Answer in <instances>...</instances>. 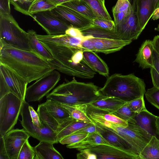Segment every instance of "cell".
<instances>
[{"label": "cell", "instance_id": "obj_1", "mask_svg": "<svg viewBox=\"0 0 159 159\" xmlns=\"http://www.w3.org/2000/svg\"><path fill=\"white\" fill-rule=\"evenodd\" d=\"M37 36L52 55L53 59L48 62L54 70L83 79H91L96 74L84 59L83 49L63 45L47 35L37 34Z\"/></svg>", "mask_w": 159, "mask_h": 159}, {"label": "cell", "instance_id": "obj_2", "mask_svg": "<svg viewBox=\"0 0 159 159\" xmlns=\"http://www.w3.org/2000/svg\"><path fill=\"white\" fill-rule=\"evenodd\" d=\"M0 63L11 69L28 84L55 70L47 61L33 51L0 45Z\"/></svg>", "mask_w": 159, "mask_h": 159}, {"label": "cell", "instance_id": "obj_3", "mask_svg": "<svg viewBox=\"0 0 159 159\" xmlns=\"http://www.w3.org/2000/svg\"><path fill=\"white\" fill-rule=\"evenodd\" d=\"M102 95L93 83L78 82L74 77L71 81L56 87L46 95V98L70 105H88Z\"/></svg>", "mask_w": 159, "mask_h": 159}, {"label": "cell", "instance_id": "obj_4", "mask_svg": "<svg viewBox=\"0 0 159 159\" xmlns=\"http://www.w3.org/2000/svg\"><path fill=\"white\" fill-rule=\"evenodd\" d=\"M146 85L143 80L131 74H115L109 77L99 90L102 95L118 98L125 102L144 97Z\"/></svg>", "mask_w": 159, "mask_h": 159}, {"label": "cell", "instance_id": "obj_5", "mask_svg": "<svg viewBox=\"0 0 159 159\" xmlns=\"http://www.w3.org/2000/svg\"><path fill=\"white\" fill-rule=\"evenodd\" d=\"M94 123L119 135L129 145L134 154L138 156L152 137L145 130L134 124L128 123V126L124 127L101 120H96Z\"/></svg>", "mask_w": 159, "mask_h": 159}, {"label": "cell", "instance_id": "obj_6", "mask_svg": "<svg viewBox=\"0 0 159 159\" xmlns=\"http://www.w3.org/2000/svg\"><path fill=\"white\" fill-rule=\"evenodd\" d=\"M0 45L32 51L27 32L20 27L11 14L0 15Z\"/></svg>", "mask_w": 159, "mask_h": 159}, {"label": "cell", "instance_id": "obj_7", "mask_svg": "<svg viewBox=\"0 0 159 159\" xmlns=\"http://www.w3.org/2000/svg\"><path fill=\"white\" fill-rule=\"evenodd\" d=\"M23 101L11 93L0 98V136L13 129L16 124Z\"/></svg>", "mask_w": 159, "mask_h": 159}, {"label": "cell", "instance_id": "obj_8", "mask_svg": "<svg viewBox=\"0 0 159 159\" xmlns=\"http://www.w3.org/2000/svg\"><path fill=\"white\" fill-rule=\"evenodd\" d=\"M28 83L7 66L0 63V98L11 93L23 101Z\"/></svg>", "mask_w": 159, "mask_h": 159}, {"label": "cell", "instance_id": "obj_9", "mask_svg": "<svg viewBox=\"0 0 159 159\" xmlns=\"http://www.w3.org/2000/svg\"><path fill=\"white\" fill-rule=\"evenodd\" d=\"M30 136L23 129H12L0 136V159H17L24 143Z\"/></svg>", "mask_w": 159, "mask_h": 159}, {"label": "cell", "instance_id": "obj_10", "mask_svg": "<svg viewBox=\"0 0 159 159\" xmlns=\"http://www.w3.org/2000/svg\"><path fill=\"white\" fill-rule=\"evenodd\" d=\"M60 77L58 71L55 70L37 80L27 88L25 100L28 102L40 101L54 88Z\"/></svg>", "mask_w": 159, "mask_h": 159}, {"label": "cell", "instance_id": "obj_11", "mask_svg": "<svg viewBox=\"0 0 159 159\" xmlns=\"http://www.w3.org/2000/svg\"><path fill=\"white\" fill-rule=\"evenodd\" d=\"M29 104L26 100L23 101L20 115V123L24 129L30 136L40 141L57 143L56 134L47 125L39 127L34 125L30 117L29 109Z\"/></svg>", "mask_w": 159, "mask_h": 159}, {"label": "cell", "instance_id": "obj_12", "mask_svg": "<svg viewBox=\"0 0 159 159\" xmlns=\"http://www.w3.org/2000/svg\"><path fill=\"white\" fill-rule=\"evenodd\" d=\"M130 10L125 21L115 27V31L121 40L131 41L137 39L142 31L139 25L136 0H129Z\"/></svg>", "mask_w": 159, "mask_h": 159}, {"label": "cell", "instance_id": "obj_13", "mask_svg": "<svg viewBox=\"0 0 159 159\" xmlns=\"http://www.w3.org/2000/svg\"><path fill=\"white\" fill-rule=\"evenodd\" d=\"M32 17L48 35L65 34L66 30L70 27L54 15L50 11L34 14Z\"/></svg>", "mask_w": 159, "mask_h": 159}, {"label": "cell", "instance_id": "obj_14", "mask_svg": "<svg viewBox=\"0 0 159 159\" xmlns=\"http://www.w3.org/2000/svg\"><path fill=\"white\" fill-rule=\"evenodd\" d=\"M50 11L69 26L80 30L92 25V20L74 10L62 5L57 6Z\"/></svg>", "mask_w": 159, "mask_h": 159}, {"label": "cell", "instance_id": "obj_15", "mask_svg": "<svg viewBox=\"0 0 159 159\" xmlns=\"http://www.w3.org/2000/svg\"><path fill=\"white\" fill-rule=\"evenodd\" d=\"M87 148H89L95 153L97 159H140L139 156L111 145H98Z\"/></svg>", "mask_w": 159, "mask_h": 159}, {"label": "cell", "instance_id": "obj_16", "mask_svg": "<svg viewBox=\"0 0 159 159\" xmlns=\"http://www.w3.org/2000/svg\"><path fill=\"white\" fill-rule=\"evenodd\" d=\"M156 117V116L146 109L139 113H136L128 123L137 125L159 140V135L157 130Z\"/></svg>", "mask_w": 159, "mask_h": 159}, {"label": "cell", "instance_id": "obj_17", "mask_svg": "<svg viewBox=\"0 0 159 159\" xmlns=\"http://www.w3.org/2000/svg\"><path fill=\"white\" fill-rule=\"evenodd\" d=\"M94 46V52L108 54L120 51L130 44L131 41L91 37Z\"/></svg>", "mask_w": 159, "mask_h": 159}, {"label": "cell", "instance_id": "obj_18", "mask_svg": "<svg viewBox=\"0 0 159 159\" xmlns=\"http://www.w3.org/2000/svg\"><path fill=\"white\" fill-rule=\"evenodd\" d=\"M86 112L92 121L102 120L124 127H126L128 125V122L112 114L111 111L98 108L90 104L87 105Z\"/></svg>", "mask_w": 159, "mask_h": 159}, {"label": "cell", "instance_id": "obj_19", "mask_svg": "<svg viewBox=\"0 0 159 159\" xmlns=\"http://www.w3.org/2000/svg\"><path fill=\"white\" fill-rule=\"evenodd\" d=\"M139 27L142 31L156 8L155 0H136Z\"/></svg>", "mask_w": 159, "mask_h": 159}, {"label": "cell", "instance_id": "obj_20", "mask_svg": "<svg viewBox=\"0 0 159 159\" xmlns=\"http://www.w3.org/2000/svg\"><path fill=\"white\" fill-rule=\"evenodd\" d=\"M93 123L80 121L70 117L59 124L56 132L57 139L59 142L63 138L91 125Z\"/></svg>", "mask_w": 159, "mask_h": 159}, {"label": "cell", "instance_id": "obj_21", "mask_svg": "<svg viewBox=\"0 0 159 159\" xmlns=\"http://www.w3.org/2000/svg\"><path fill=\"white\" fill-rule=\"evenodd\" d=\"M154 48L152 40H146L142 44L134 62L139 64L142 69L151 68L153 65L152 51Z\"/></svg>", "mask_w": 159, "mask_h": 159}, {"label": "cell", "instance_id": "obj_22", "mask_svg": "<svg viewBox=\"0 0 159 159\" xmlns=\"http://www.w3.org/2000/svg\"><path fill=\"white\" fill-rule=\"evenodd\" d=\"M97 125L99 127L98 131L103 137L112 146L120 148L136 156L139 157L134 154L129 145L116 133L111 130Z\"/></svg>", "mask_w": 159, "mask_h": 159}, {"label": "cell", "instance_id": "obj_23", "mask_svg": "<svg viewBox=\"0 0 159 159\" xmlns=\"http://www.w3.org/2000/svg\"><path fill=\"white\" fill-rule=\"evenodd\" d=\"M83 56L86 62L95 72L108 77L109 68L106 63L94 51L83 50Z\"/></svg>", "mask_w": 159, "mask_h": 159}, {"label": "cell", "instance_id": "obj_24", "mask_svg": "<svg viewBox=\"0 0 159 159\" xmlns=\"http://www.w3.org/2000/svg\"><path fill=\"white\" fill-rule=\"evenodd\" d=\"M53 144L46 141H40L34 147L35 152L34 159H63L61 155L54 147Z\"/></svg>", "mask_w": 159, "mask_h": 159}, {"label": "cell", "instance_id": "obj_25", "mask_svg": "<svg viewBox=\"0 0 159 159\" xmlns=\"http://www.w3.org/2000/svg\"><path fill=\"white\" fill-rule=\"evenodd\" d=\"M102 144L112 146L98 131L88 134L86 137L79 142L68 145L66 146L69 148H75L80 151L93 146Z\"/></svg>", "mask_w": 159, "mask_h": 159}, {"label": "cell", "instance_id": "obj_26", "mask_svg": "<svg viewBox=\"0 0 159 159\" xmlns=\"http://www.w3.org/2000/svg\"><path fill=\"white\" fill-rule=\"evenodd\" d=\"M30 48L32 51L48 62L53 59L49 50L39 40L37 34L33 30H29L27 32Z\"/></svg>", "mask_w": 159, "mask_h": 159}, {"label": "cell", "instance_id": "obj_27", "mask_svg": "<svg viewBox=\"0 0 159 159\" xmlns=\"http://www.w3.org/2000/svg\"><path fill=\"white\" fill-rule=\"evenodd\" d=\"M125 103L118 98L102 95L90 104L98 108L112 112L117 110Z\"/></svg>", "mask_w": 159, "mask_h": 159}, {"label": "cell", "instance_id": "obj_28", "mask_svg": "<svg viewBox=\"0 0 159 159\" xmlns=\"http://www.w3.org/2000/svg\"><path fill=\"white\" fill-rule=\"evenodd\" d=\"M80 30L84 36L120 39L115 30L106 29L93 24Z\"/></svg>", "mask_w": 159, "mask_h": 159}, {"label": "cell", "instance_id": "obj_29", "mask_svg": "<svg viewBox=\"0 0 159 159\" xmlns=\"http://www.w3.org/2000/svg\"><path fill=\"white\" fill-rule=\"evenodd\" d=\"M42 104L59 124L70 117L66 109L57 102L51 99H47L46 102Z\"/></svg>", "mask_w": 159, "mask_h": 159}, {"label": "cell", "instance_id": "obj_30", "mask_svg": "<svg viewBox=\"0 0 159 159\" xmlns=\"http://www.w3.org/2000/svg\"><path fill=\"white\" fill-rule=\"evenodd\" d=\"M61 5L74 10L92 20L97 17L91 7L81 0H71Z\"/></svg>", "mask_w": 159, "mask_h": 159}, {"label": "cell", "instance_id": "obj_31", "mask_svg": "<svg viewBox=\"0 0 159 159\" xmlns=\"http://www.w3.org/2000/svg\"><path fill=\"white\" fill-rule=\"evenodd\" d=\"M59 103L67 111L70 117L80 121L93 122L87 116L86 112L87 105H70Z\"/></svg>", "mask_w": 159, "mask_h": 159}, {"label": "cell", "instance_id": "obj_32", "mask_svg": "<svg viewBox=\"0 0 159 159\" xmlns=\"http://www.w3.org/2000/svg\"><path fill=\"white\" fill-rule=\"evenodd\" d=\"M139 156L140 159H159V140L152 136Z\"/></svg>", "mask_w": 159, "mask_h": 159}, {"label": "cell", "instance_id": "obj_33", "mask_svg": "<svg viewBox=\"0 0 159 159\" xmlns=\"http://www.w3.org/2000/svg\"><path fill=\"white\" fill-rule=\"evenodd\" d=\"M37 112L41 121L45 124L56 133L59 123L48 112L43 104L39 105Z\"/></svg>", "mask_w": 159, "mask_h": 159}, {"label": "cell", "instance_id": "obj_34", "mask_svg": "<svg viewBox=\"0 0 159 159\" xmlns=\"http://www.w3.org/2000/svg\"><path fill=\"white\" fill-rule=\"evenodd\" d=\"M87 3L92 9L97 17L112 20L107 11L104 2L101 0H81Z\"/></svg>", "mask_w": 159, "mask_h": 159}, {"label": "cell", "instance_id": "obj_35", "mask_svg": "<svg viewBox=\"0 0 159 159\" xmlns=\"http://www.w3.org/2000/svg\"><path fill=\"white\" fill-rule=\"evenodd\" d=\"M56 6L49 0H35L30 6L28 12L32 17L34 14L51 11Z\"/></svg>", "mask_w": 159, "mask_h": 159}, {"label": "cell", "instance_id": "obj_36", "mask_svg": "<svg viewBox=\"0 0 159 159\" xmlns=\"http://www.w3.org/2000/svg\"><path fill=\"white\" fill-rule=\"evenodd\" d=\"M152 56L153 65L150 68V74L153 86L159 88V54L154 48Z\"/></svg>", "mask_w": 159, "mask_h": 159}, {"label": "cell", "instance_id": "obj_37", "mask_svg": "<svg viewBox=\"0 0 159 159\" xmlns=\"http://www.w3.org/2000/svg\"><path fill=\"white\" fill-rule=\"evenodd\" d=\"M111 113L128 122L136 113L132 111L128 103L126 102L117 110Z\"/></svg>", "mask_w": 159, "mask_h": 159}, {"label": "cell", "instance_id": "obj_38", "mask_svg": "<svg viewBox=\"0 0 159 159\" xmlns=\"http://www.w3.org/2000/svg\"><path fill=\"white\" fill-rule=\"evenodd\" d=\"M35 0H10L14 9L17 11L26 15L30 16L28 12L29 7Z\"/></svg>", "mask_w": 159, "mask_h": 159}, {"label": "cell", "instance_id": "obj_39", "mask_svg": "<svg viewBox=\"0 0 159 159\" xmlns=\"http://www.w3.org/2000/svg\"><path fill=\"white\" fill-rule=\"evenodd\" d=\"M35 152L27 140L24 143L20 151L17 159H34Z\"/></svg>", "mask_w": 159, "mask_h": 159}, {"label": "cell", "instance_id": "obj_40", "mask_svg": "<svg viewBox=\"0 0 159 159\" xmlns=\"http://www.w3.org/2000/svg\"><path fill=\"white\" fill-rule=\"evenodd\" d=\"M144 94L148 101L159 109V88L153 86L148 89Z\"/></svg>", "mask_w": 159, "mask_h": 159}, {"label": "cell", "instance_id": "obj_41", "mask_svg": "<svg viewBox=\"0 0 159 159\" xmlns=\"http://www.w3.org/2000/svg\"><path fill=\"white\" fill-rule=\"evenodd\" d=\"M88 135L84 133L72 134L61 139L59 142L63 145L71 144L81 141Z\"/></svg>", "mask_w": 159, "mask_h": 159}, {"label": "cell", "instance_id": "obj_42", "mask_svg": "<svg viewBox=\"0 0 159 159\" xmlns=\"http://www.w3.org/2000/svg\"><path fill=\"white\" fill-rule=\"evenodd\" d=\"M130 10V4L129 0H118L112 9V12H122L127 16Z\"/></svg>", "mask_w": 159, "mask_h": 159}, {"label": "cell", "instance_id": "obj_43", "mask_svg": "<svg viewBox=\"0 0 159 159\" xmlns=\"http://www.w3.org/2000/svg\"><path fill=\"white\" fill-rule=\"evenodd\" d=\"M92 24L110 30H115V25L112 20L97 17L92 20Z\"/></svg>", "mask_w": 159, "mask_h": 159}, {"label": "cell", "instance_id": "obj_44", "mask_svg": "<svg viewBox=\"0 0 159 159\" xmlns=\"http://www.w3.org/2000/svg\"><path fill=\"white\" fill-rule=\"evenodd\" d=\"M132 111L139 113L146 109L143 97L127 102Z\"/></svg>", "mask_w": 159, "mask_h": 159}, {"label": "cell", "instance_id": "obj_45", "mask_svg": "<svg viewBox=\"0 0 159 159\" xmlns=\"http://www.w3.org/2000/svg\"><path fill=\"white\" fill-rule=\"evenodd\" d=\"M29 109L31 118L34 125L39 127H42L47 125L41 121L38 113L34 110L32 106L29 105Z\"/></svg>", "mask_w": 159, "mask_h": 159}, {"label": "cell", "instance_id": "obj_46", "mask_svg": "<svg viewBox=\"0 0 159 159\" xmlns=\"http://www.w3.org/2000/svg\"><path fill=\"white\" fill-rule=\"evenodd\" d=\"M76 155L78 159H97L96 155L91 151L89 148L80 150Z\"/></svg>", "mask_w": 159, "mask_h": 159}, {"label": "cell", "instance_id": "obj_47", "mask_svg": "<svg viewBox=\"0 0 159 159\" xmlns=\"http://www.w3.org/2000/svg\"><path fill=\"white\" fill-rule=\"evenodd\" d=\"M65 34L73 37L80 38L83 40L87 38L92 37L90 36H84L80 30L72 26L70 27L66 30Z\"/></svg>", "mask_w": 159, "mask_h": 159}, {"label": "cell", "instance_id": "obj_48", "mask_svg": "<svg viewBox=\"0 0 159 159\" xmlns=\"http://www.w3.org/2000/svg\"><path fill=\"white\" fill-rule=\"evenodd\" d=\"M114 18L115 27H117L123 24L127 16L122 12H112ZM129 15V14H128Z\"/></svg>", "mask_w": 159, "mask_h": 159}, {"label": "cell", "instance_id": "obj_49", "mask_svg": "<svg viewBox=\"0 0 159 159\" xmlns=\"http://www.w3.org/2000/svg\"><path fill=\"white\" fill-rule=\"evenodd\" d=\"M10 0H0V15H10Z\"/></svg>", "mask_w": 159, "mask_h": 159}, {"label": "cell", "instance_id": "obj_50", "mask_svg": "<svg viewBox=\"0 0 159 159\" xmlns=\"http://www.w3.org/2000/svg\"><path fill=\"white\" fill-rule=\"evenodd\" d=\"M98 130V126L93 122L91 125L79 130L73 134L84 133L88 134L97 132Z\"/></svg>", "mask_w": 159, "mask_h": 159}, {"label": "cell", "instance_id": "obj_51", "mask_svg": "<svg viewBox=\"0 0 159 159\" xmlns=\"http://www.w3.org/2000/svg\"><path fill=\"white\" fill-rule=\"evenodd\" d=\"M90 38L83 40L81 43V47L84 50L94 51V48L93 43Z\"/></svg>", "mask_w": 159, "mask_h": 159}, {"label": "cell", "instance_id": "obj_52", "mask_svg": "<svg viewBox=\"0 0 159 159\" xmlns=\"http://www.w3.org/2000/svg\"><path fill=\"white\" fill-rule=\"evenodd\" d=\"M154 49L159 54V35L155 36L152 40Z\"/></svg>", "mask_w": 159, "mask_h": 159}, {"label": "cell", "instance_id": "obj_53", "mask_svg": "<svg viewBox=\"0 0 159 159\" xmlns=\"http://www.w3.org/2000/svg\"><path fill=\"white\" fill-rule=\"evenodd\" d=\"M153 20H157L159 19V7L155 9L152 17Z\"/></svg>", "mask_w": 159, "mask_h": 159}, {"label": "cell", "instance_id": "obj_54", "mask_svg": "<svg viewBox=\"0 0 159 159\" xmlns=\"http://www.w3.org/2000/svg\"><path fill=\"white\" fill-rule=\"evenodd\" d=\"M57 6L71 0H49Z\"/></svg>", "mask_w": 159, "mask_h": 159}, {"label": "cell", "instance_id": "obj_55", "mask_svg": "<svg viewBox=\"0 0 159 159\" xmlns=\"http://www.w3.org/2000/svg\"><path fill=\"white\" fill-rule=\"evenodd\" d=\"M156 125L157 132L159 135V116H157L156 117Z\"/></svg>", "mask_w": 159, "mask_h": 159}, {"label": "cell", "instance_id": "obj_56", "mask_svg": "<svg viewBox=\"0 0 159 159\" xmlns=\"http://www.w3.org/2000/svg\"><path fill=\"white\" fill-rule=\"evenodd\" d=\"M159 2V0H155V4H156V6H157L158 3Z\"/></svg>", "mask_w": 159, "mask_h": 159}, {"label": "cell", "instance_id": "obj_57", "mask_svg": "<svg viewBox=\"0 0 159 159\" xmlns=\"http://www.w3.org/2000/svg\"><path fill=\"white\" fill-rule=\"evenodd\" d=\"M156 30L159 32V24L158 25L156 29Z\"/></svg>", "mask_w": 159, "mask_h": 159}, {"label": "cell", "instance_id": "obj_58", "mask_svg": "<svg viewBox=\"0 0 159 159\" xmlns=\"http://www.w3.org/2000/svg\"><path fill=\"white\" fill-rule=\"evenodd\" d=\"M159 7V2L158 3L157 5V6H156V8L157 7Z\"/></svg>", "mask_w": 159, "mask_h": 159}, {"label": "cell", "instance_id": "obj_59", "mask_svg": "<svg viewBox=\"0 0 159 159\" xmlns=\"http://www.w3.org/2000/svg\"><path fill=\"white\" fill-rule=\"evenodd\" d=\"M102 1L104 2V0H101Z\"/></svg>", "mask_w": 159, "mask_h": 159}]
</instances>
